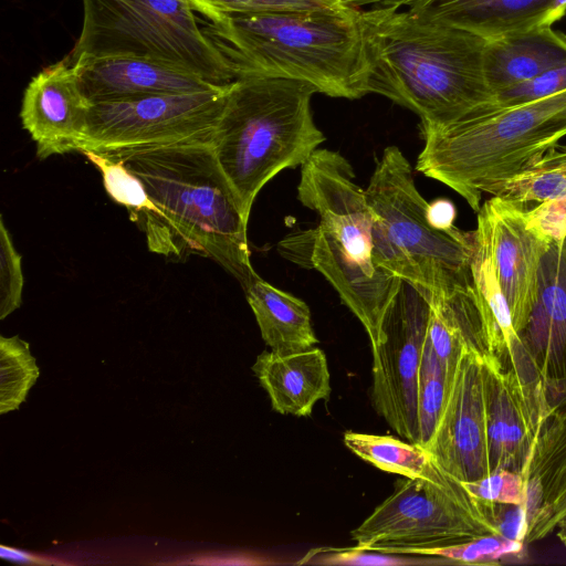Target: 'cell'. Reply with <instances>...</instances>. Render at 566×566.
<instances>
[{
    "label": "cell",
    "instance_id": "obj_5",
    "mask_svg": "<svg viewBox=\"0 0 566 566\" xmlns=\"http://www.w3.org/2000/svg\"><path fill=\"white\" fill-rule=\"evenodd\" d=\"M314 93L306 82L253 73L231 83L211 146L247 220L263 186L325 140L311 111Z\"/></svg>",
    "mask_w": 566,
    "mask_h": 566
},
{
    "label": "cell",
    "instance_id": "obj_33",
    "mask_svg": "<svg viewBox=\"0 0 566 566\" xmlns=\"http://www.w3.org/2000/svg\"><path fill=\"white\" fill-rule=\"evenodd\" d=\"M23 274L21 255L15 250L3 218H0V319L21 305Z\"/></svg>",
    "mask_w": 566,
    "mask_h": 566
},
{
    "label": "cell",
    "instance_id": "obj_26",
    "mask_svg": "<svg viewBox=\"0 0 566 566\" xmlns=\"http://www.w3.org/2000/svg\"><path fill=\"white\" fill-rule=\"evenodd\" d=\"M81 153L99 170L109 197L127 209L137 226L155 211L143 181L120 159L94 150Z\"/></svg>",
    "mask_w": 566,
    "mask_h": 566
},
{
    "label": "cell",
    "instance_id": "obj_38",
    "mask_svg": "<svg viewBox=\"0 0 566 566\" xmlns=\"http://www.w3.org/2000/svg\"><path fill=\"white\" fill-rule=\"evenodd\" d=\"M392 555L394 554L361 549L355 546L343 551H329V554L324 555L318 563L337 565H401L412 563L411 560H403Z\"/></svg>",
    "mask_w": 566,
    "mask_h": 566
},
{
    "label": "cell",
    "instance_id": "obj_13",
    "mask_svg": "<svg viewBox=\"0 0 566 566\" xmlns=\"http://www.w3.org/2000/svg\"><path fill=\"white\" fill-rule=\"evenodd\" d=\"M440 468L461 482L491 473L484 395V361L467 349L437 430L426 448Z\"/></svg>",
    "mask_w": 566,
    "mask_h": 566
},
{
    "label": "cell",
    "instance_id": "obj_14",
    "mask_svg": "<svg viewBox=\"0 0 566 566\" xmlns=\"http://www.w3.org/2000/svg\"><path fill=\"white\" fill-rule=\"evenodd\" d=\"M488 231L495 271L516 334L534 305L542 258L552 242L530 220L526 209L494 197L478 211Z\"/></svg>",
    "mask_w": 566,
    "mask_h": 566
},
{
    "label": "cell",
    "instance_id": "obj_29",
    "mask_svg": "<svg viewBox=\"0 0 566 566\" xmlns=\"http://www.w3.org/2000/svg\"><path fill=\"white\" fill-rule=\"evenodd\" d=\"M524 544L500 534H489L450 546L418 549L413 555L436 556L465 565H495L506 558H521Z\"/></svg>",
    "mask_w": 566,
    "mask_h": 566
},
{
    "label": "cell",
    "instance_id": "obj_21",
    "mask_svg": "<svg viewBox=\"0 0 566 566\" xmlns=\"http://www.w3.org/2000/svg\"><path fill=\"white\" fill-rule=\"evenodd\" d=\"M470 269L486 343L484 359H492L504 370L515 369L522 363L524 352L495 271L486 228L479 219Z\"/></svg>",
    "mask_w": 566,
    "mask_h": 566
},
{
    "label": "cell",
    "instance_id": "obj_34",
    "mask_svg": "<svg viewBox=\"0 0 566 566\" xmlns=\"http://www.w3.org/2000/svg\"><path fill=\"white\" fill-rule=\"evenodd\" d=\"M476 499L500 503L525 504L527 475L511 470H499L471 482H463Z\"/></svg>",
    "mask_w": 566,
    "mask_h": 566
},
{
    "label": "cell",
    "instance_id": "obj_6",
    "mask_svg": "<svg viewBox=\"0 0 566 566\" xmlns=\"http://www.w3.org/2000/svg\"><path fill=\"white\" fill-rule=\"evenodd\" d=\"M416 169L479 211L491 186L524 171L566 136V90L516 106L475 108L441 127L421 129Z\"/></svg>",
    "mask_w": 566,
    "mask_h": 566
},
{
    "label": "cell",
    "instance_id": "obj_12",
    "mask_svg": "<svg viewBox=\"0 0 566 566\" xmlns=\"http://www.w3.org/2000/svg\"><path fill=\"white\" fill-rule=\"evenodd\" d=\"M484 361L489 460L491 473L528 469L542 426L552 412L545 387L522 380L492 359Z\"/></svg>",
    "mask_w": 566,
    "mask_h": 566
},
{
    "label": "cell",
    "instance_id": "obj_16",
    "mask_svg": "<svg viewBox=\"0 0 566 566\" xmlns=\"http://www.w3.org/2000/svg\"><path fill=\"white\" fill-rule=\"evenodd\" d=\"M517 337L549 402L566 392V235L553 240L542 258L536 298Z\"/></svg>",
    "mask_w": 566,
    "mask_h": 566
},
{
    "label": "cell",
    "instance_id": "obj_20",
    "mask_svg": "<svg viewBox=\"0 0 566 566\" xmlns=\"http://www.w3.org/2000/svg\"><path fill=\"white\" fill-rule=\"evenodd\" d=\"M566 63V34L536 27L485 41L484 72L493 94Z\"/></svg>",
    "mask_w": 566,
    "mask_h": 566
},
{
    "label": "cell",
    "instance_id": "obj_30",
    "mask_svg": "<svg viewBox=\"0 0 566 566\" xmlns=\"http://www.w3.org/2000/svg\"><path fill=\"white\" fill-rule=\"evenodd\" d=\"M193 10L210 22L227 13H255L328 8L350 0H188Z\"/></svg>",
    "mask_w": 566,
    "mask_h": 566
},
{
    "label": "cell",
    "instance_id": "obj_2",
    "mask_svg": "<svg viewBox=\"0 0 566 566\" xmlns=\"http://www.w3.org/2000/svg\"><path fill=\"white\" fill-rule=\"evenodd\" d=\"M369 72L366 91L416 113L421 129L446 126L493 99L484 39L420 19L400 2L361 10Z\"/></svg>",
    "mask_w": 566,
    "mask_h": 566
},
{
    "label": "cell",
    "instance_id": "obj_27",
    "mask_svg": "<svg viewBox=\"0 0 566 566\" xmlns=\"http://www.w3.org/2000/svg\"><path fill=\"white\" fill-rule=\"evenodd\" d=\"M451 387L442 365L424 338L418 380V444L423 448L428 447L437 430Z\"/></svg>",
    "mask_w": 566,
    "mask_h": 566
},
{
    "label": "cell",
    "instance_id": "obj_41",
    "mask_svg": "<svg viewBox=\"0 0 566 566\" xmlns=\"http://www.w3.org/2000/svg\"><path fill=\"white\" fill-rule=\"evenodd\" d=\"M566 14V0H553L551 12L546 20V25L552 27Z\"/></svg>",
    "mask_w": 566,
    "mask_h": 566
},
{
    "label": "cell",
    "instance_id": "obj_31",
    "mask_svg": "<svg viewBox=\"0 0 566 566\" xmlns=\"http://www.w3.org/2000/svg\"><path fill=\"white\" fill-rule=\"evenodd\" d=\"M564 90H566V63L495 93L493 99L482 107L496 109L516 106Z\"/></svg>",
    "mask_w": 566,
    "mask_h": 566
},
{
    "label": "cell",
    "instance_id": "obj_17",
    "mask_svg": "<svg viewBox=\"0 0 566 566\" xmlns=\"http://www.w3.org/2000/svg\"><path fill=\"white\" fill-rule=\"evenodd\" d=\"M71 62L76 66L83 93L93 104L222 86L184 69L142 57L81 56Z\"/></svg>",
    "mask_w": 566,
    "mask_h": 566
},
{
    "label": "cell",
    "instance_id": "obj_37",
    "mask_svg": "<svg viewBox=\"0 0 566 566\" xmlns=\"http://www.w3.org/2000/svg\"><path fill=\"white\" fill-rule=\"evenodd\" d=\"M530 220L551 241L566 235V199L551 200L526 209Z\"/></svg>",
    "mask_w": 566,
    "mask_h": 566
},
{
    "label": "cell",
    "instance_id": "obj_23",
    "mask_svg": "<svg viewBox=\"0 0 566 566\" xmlns=\"http://www.w3.org/2000/svg\"><path fill=\"white\" fill-rule=\"evenodd\" d=\"M343 440L353 453L385 472L440 485L459 481L443 471L432 454L418 443L405 442L392 436L354 431L345 432Z\"/></svg>",
    "mask_w": 566,
    "mask_h": 566
},
{
    "label": "cell",
    "instance_id": "obj_18",
    "mask_svg": "<svg viewBox=\"0 0 566 566\" xmlns=\"http://www.w3.org/2000/svg\"><path fill=\"white\" fill-rule=\"evenodd\" d=\"M403 3L420 19L491 40L547 27L553 0H405Z\"/></svg>",
    "mask_w": 566,
    "mask_h": 566
},
{
    "label": "cell",
    "instance_id": "obj_10",
    "mask_svg": "<svg viewBox=\"0 0 566 566\" xmlns=\"http://www.w3.org/2000/svg\"><path fill=\"white\" fill-rule=\"evenodd\" d=\"M231 83L203 92L95 103L83 150L211 143Z\"/></svg>",
    "mask_w": 566,
    "mask_h": 566
},
{
    "label": "cell",
    "instance_id": "obj_36",
    "mask_svg": "<svg viewBox=\"0 0 566 566\" xmlns=\"http://www.w3.org/2000/svg\"><path fill=\"white\" fill-rule=\"evenodd\" d=\"M480 509L497 533L506 538L525 543L527 512L525 504H510L478 499Z\"/></svg>",
    "mask_w": 566,
    "mask_h": 566
},
{
    "label": "cell",
    "instance_id": "obj_11",
    "mask_svg": "<svg viewBox=\"0 0 566 566\" xmlns=\"http://www.w3.org/2000/svg\"><path fill=\"white\" fill-rule=\"evenodd\" d=\"M430 304L411 283L401 280L381 324V340L373 352V401L396 433L419 442L418 380L430 317Z\"/></svg>",
    "mask_w": 566,
    "mask_h": 566
},
{
    "label": "cell",
    "instance_id": "obj_28",
    "mask_svg": "<svg viewBox=\"0 0 566 566\" xmlns=\"http://www.w3.org/2000/svg\"><path fill=\"white\" fill-rule=\"evenodd\" d=\"M566 469V406L552 412L541 428L528 469L527 488L539 491Z\"/></svg>",
    "mask_w": 566,
    "mask_h": 566
},
{
    "label": "cell",
    "instance_id": "obj_24",
    "mask_svg": "<svg viewBox=\"0 0 566 566\" xmlns=\"http://www.w3.org/2000/svg\"><path fill=\"white\" fill-rule=\"evenodd\" d=\"M485 192L524 209L566 199V146H555L534 165Z\"/></svg>",
    "mask_w": 566,
    "mask_h": 566
},
{
    "label": "cell",
    "instance_id": "obj_1",
    "mask_svg": "<svg viewBox=\"0 0 566 566\" xmlns=\"http://www.w3.org/2000/svg\"><path fill=\"white\" fill-rule=\"evenodd\" d=\"M144 184L155 211L138 227L148 250L166 258H208L245 290L258 276L244 218L211 143L174 144L105 153Z\"/></svg>",
    "mask_w": 566,
    "mask_h": 566
},
{
    "label": "cell",
    "instance_id": "obj_8",
    "mask_svg": "<svg viewBox=\"0 0 566 566\" xmlns=\"http://www.w3.org/2000/svg\"><path fill=\"white\" fill-rule=\"evenodd\" d=\"M83 27L69 59L142 57L226 85L237 78L188 0H83Z\"/></svg>",
    "mask_w": 566,
    "mask_h": 566
},
{
    "label": "cell",
    "instance_id": "obj_39",
    "mask_svg": "<svg viewBox=\"0 0 566 566\" xmlns=\"http://www.w3.org/2000/svg\"><path fill=\"white\" fill-rule=\"evenodd\" d=\"M428 217L432 226L442 230H450L454 228L455 208L451 201L438 199L429 203Z\"/></svg>",
    "mask_w": 566,
    "mask_h": 566
},
{
    "label": "cell",
    "instance_id": "obj_3",
    "mask_svg": "<svg viewBox=\"0 0 566 566\" xmlns=\"http://www.w3.org/2000/svg\"><path fill=\"white\" fill-rule=\"evenodd\" d=\"M235 69L306 82L349 99L367 94L361 10L352 1L307 10L227 13L205 29Z\"/></svg>",
    "mask_w": 566,
    "mask_h": 566
},
{
    "label": "cell",
    "instance_id": "obj_7",
    "mask_svg": "<svg viewBox=\"0 0 566 566\" xmlns=\"http://www.w3.org/2000/svg\"><path fill=\"white\" fill-rule=\"evenodd\" d=\"M373 213L375 265L415 285L429 303L447 301L472 284L474 231L442 230L429 220V203L397 146L387 147L365 190Z\"/></svg>",
    "mask_w": 566,
    "mask_h": 566
},
{
    "label": "cell",
    "instance_id": "obj_9",
    "mask_svg": "<svg viewBox=\"0 0 566 566\" xmlns=\"http://www.w3.org/2000/svg\"><path fill=\"white\" fill-rule=\"evenodd\" d=\"M489 534L499 533L463 482L440 485L407 478L398 481L394 493L352 531L350 537L361 549L413 554Z\"/></svg>",
    "mask_w": 566,
    "mask_h": 566
},
{
    "label": "cell",
    "instance_id": "obj_42",
    "mask_svg": "<svg viewBox=\"0 0 566 566\" xmlns=\"http://www.w3.org/2000/svg\"><path fill=\"white\" fill-rule=\"evenodd\" d=\"M556 530V536L566 546V515L558 522Z\"/></svg>",
    "mask_w": 566,
    "mask_h": 566
},
{
    "label": "cell",
    "instance_id": "obj_22",
    "mask_svg": "<svg viewBox=\"0 0 566 566\" xmlns=\"http://www.w3.org/2000/svg\"><path fill=\"white\" fill-rule=\"evenodd\" d=\"M244 292L261 336L272 352L294 354L315 347L318 343L305 302L274 287L259 275Z\"/></svg>",
    "mask_w": 566,
    "mask_h": 566
},
{
    "label": "cell",
    "instance_id": "obj_40",
    "mask_svg": "<svg viewBox=\"0 0 566 566\" xmlns=\"http://www.w3.org/2000/svg\"><path fill=\"white\" fill-rule=\"evenodd\" d=\"M0 556L2 559L18 562V563H27V564H41V565H50L52 562L45 560L44 558L30 554L25 551H21L19 548L10 547V546H0Z\"/></svg>",
    "mask_w": 566,
    "mask_h": 566
},
{
    "label": "cell",
    "instance_id": "obj_25",
    "mask_svg": "<svg viewBox=\"0 0 566 566\" xmlns=\"http://www.w3.org/2000/svg\"><path fill=\"white\" fill-rule=\"evenodd\" d=\"M40 375L30 346L18 335L0 336V413L19 409Z\"/></svg>",
    "mask_w": 566,
    "mask_h": 566
},
{
    "label": "cell",
    "instance_id": "obj_19",
    "mask_svg": "<svg viewBox=\"0 0 566 566\" xmlns=\"http://www.w3.org/2000/svg\"><path fill=\"white\" fill-rule=\"evenodd\" d=\"M252 370L268 392L272 408L282 415L307 417L332 390L326 356L317 347L287 355L264 350Z\"/></svg>",
    "mask_w": 566,
    "mask_h": 566
},
{
    "label": "cell",
    "instance_id": "obj_15",
    "mask_svg": "<svg viewBox=\"0 0 566 566\" xmlns=\"http://www.w3.org/2000/svg\"><path fill=\"white\" fill-rule=\"evenodd\" d=\"M92 106L69 56L33 76L23 94L20 117L36 144V156L45 159L82 151Z\"/></svg>",
    "mask_w": 566,
    "mask_h": 566
},
{
    "label": "cell",
    "instance_id": "obj_35",
    "mask_svg": "<svg viewBox=\"0 0 566 566\" xmlns=\"http://www.w3.org/2000/svg\"><path fill=\"white\" fill-rule=\"evenodd\" d=\"M566 515V469L545 489L543 504L528 525L525 543L530 544L552 533Z\"/></svg>",
    "mask_w": 566,
    "mask_h": 566
},
{
    "label": "cell",
    "instance_id": "obj_32",
    "mask_svg": "<svg viewBox=\"0 0 566 566\" xmlns=\"http://www.w3.org/2000/svg\"><path fill=\"white\" fill-rule=\"evenodd\" d=\"M426 338L452 385L463 353L468 349L459 328L438 310L431 307Z\"/></svg>",
    "mask_w": 566,
    "mask_h": 566
},
{
    "label": "cell",
    "instance_id": "obj_4",
    "mask_svg": "<svg viewBox=\"0 0 566 566\" xmlns=\"http://www.w3.org/2000/svg\"><path fill=\"white\" fill-rule=\"evenodd\" d=\"M297 198L319 216L311 234L310 266L322 273L363 324L371 349L401 279L373 261V213L345 157L317 148L301 166Z\"/></svg>",
    "mask_w": 566,
    "mask_h": 566
}]
</instances>
